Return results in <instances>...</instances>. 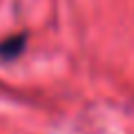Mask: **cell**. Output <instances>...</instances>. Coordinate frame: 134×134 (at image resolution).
Returning <instances> with one entry per match:
<instances>
[{"instance_id":"cell-1","label":"cell","mask_w":134,"mask_h":134,"mask_svg":"<svg viewBox=\"0 0 134 134\" xmlns=\"http://www.w3.org/2000/svg\"><path fill=\"white\" fill-rule=\"evenodd\" d=\"M27 47V34L20 31L14 36H7L5 40H0V58L2 60H16Z\"/></svg>"}]
</instances>
